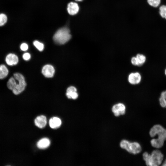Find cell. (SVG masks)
I'll use <instances>...</instances> for the list:
<instances>
[{
  "instance_id": "obj_28",
  "label": "cell",
  "mask_w": 166,
  "mask_h": 166,
  "mask_svg": "<svg viewBox=\"0 0 166 166\" xmlns=\"http://www.w3.org/2000/svg\"><path fill=\"white\" fill-rule=\"evenodd\" d=\"M75 0L77 2H82L84 0Z\"/></svg>"
},
{
  "instance_id": "obj_5",
  "label": "cell",
  "mask_w": 166,
  "mask_h": 166,
  "mask_svg": "<svg viewBox=\"0 0 166 166\" xmlns=\"http://www.w3.org/2000/svg\"><path fill=\"white\" fill-rule=\"evenodd\" d=\"M149 134L152 137L157 135L158 139L164 141L166 140V129L160 124L153 126L150 129Z\"/></svg>"
},
{
  "instance_id": "obj_6",
  "label": "cell",
  "mask_w": 166,
  "mask_h": 166,
  "mask_svg": "<svg viewBox=\"0 0 166 166\" xmlns=\"http://www.w3.org/2000/svg\"><path fill=\"white\" fill-rule=\"evenodd\" d=\"M126 106L123 103H119L114 105L112 107V111L114 115L118 117L124 114L126 112Z\"/></svg>"
},
{
  "instance_id": "obj_29",
  "label": "cell",
  "mask_w": 166,
  "mask_h": 166,
  "mask_svg": "<svg viewBox=\"0 0 166 166\" xmlns=\"http://www.w3.org/2000/svg\"><path fill=\"white\" fill-rule=\"evenodd\" d=\"M165 75L166 76V69H165Z\"/></svg>"
},
{
  "instance_id": "obj_24",
  "label": "cell",
  "mask_w": 166,
  "mask_h": 166,
  "mask_svg": "<svg viewBox=\"0 0 166 166\" xmlns=\"http://www.w3.org/2000/svg\"><path fill=\"white\" fill-rule=\"evenodd\" d=\"M131 62L132 64L134 65H138V62L136 57H133L131 58Z\"/></svg>"
},
{
  "instance_id": "obj_12",
  "label": "cell",
  "mask_w": 166,
  "mask_h": 166,
  "mask_svg": "<svg viewBox=\"0 0 166 166\" xmlns=\"http://www.w3.org/2000/svg\"><path fill=\"white\" fill-rule=\"evenodd\" d=\"M35 125L40 128L44 127L47 124V120L46 117L44 115H41L37 117L34 120Z\"/></svg>"
},
{
  "instance_id": "obj_4",
  "label": "cell",
  "mask_w": 166,
  "mask_h": 166,
  "mask_svg": "<svg viewBox=\"0 0 166 166\" xmlns=\"http://www.w3.org/2000/svg\"><path fill=\"white\" fill-rule=\"evenodd\" d=\"M120 147L129 153L135 155L140 153L142 150L140 144L136 142H131L123 140L120 142Z\"/></svg>"
},
{
  "instance_id": "obj_3",
  "label": "cell",
  "mask_w": 166,
  "mask_h": 166,
  "mask_svg": "<svg viewBox=\"0 0 166 166\" xmlns=\"http://www.w3.org/2000/svg\"><path fill=\"white\" fill-rule=\"evenodd\" d=\"M69 30L67 27H63L58 30L54 34L53 40L57 44H65L71 38Z\"/></svg>"
},
{
  "instance_id": "obj_18",
  "label": "cell",
  "mask_w": 166,
  "mask_h": 166,
  "mask_svg": "<svg viewBox=\"0 0 166 166\" xmlns=\"http://www.w3.org/2000/svg\"><path fill=\"white\" fill-rule=\"evenodd\" d=\"M34 46L40 51H42L44 48V44L37 41H35L33 42Z\"/></svg>"
},
{
  "instance_id": "obj_19",
  "label": "cell",
  "mask_w": 166,
  "mask_h": 166,
  "mask_svg": "<svg viewBox=\"0 0 166 166\" xmlns=\"http://www.w3.org/2000/svg\"><path fill=\"white\" fill-rule=\"evenodd\" d=\"M159 13L162 18L166 19V5H162L160 7Z\"/></svg>"
},
{
  "instance_id": "obj_21",
  "label": "cell",
  "mask_w": 166,
  "mask_h": 166,
  "mask_svg": "<svg viewBox=\"0 0 166 166\" xmlns=\"http://www.w3.org/2000/svg\"><path fill=\"white\" fill-rule=\"evenodd\" d=\"M147 2L150 6L154 7H156L160 5V0H147Z\"/></svg>"
},
{
  "instance_id": "obj_25",
  "label": "cell",
  "mask_w": 166,
  "mask_h": 166,
  "mask_svg": "<svg viewBox=\"0 0 166 166\" xmlns=\"http://www.w3.org/2000/svg\"><path fill=\"white\" fill-rule=\"evenodd\" d=\"M23 58L26 61L29 60L31 57L30 54L28 53H24L22 56Z\"/></svg>"
},
{
  "instance_id": "obj_8",
  "label": "cell",
  "mask_w": 166,
  "mask_h": 166,
  "mask_svg": "<svg viewBox=\"0 0 166 166\" xmlns=\"http://www.w3.org/2000/svg\"><path fill=\"white\" fill-rule=\"evenodd\" d=\"M42 72L43 75L47 78L53 77L55 73V69L53 66L50 65H46L42 68Z\"/></svg>"
},
{
  "instance_id": "obj_22",
  "label": "cell",
  "mask_w": 166,
  "mask_h": 166,
  "mask_svg": "<svg viewBox=\"0 0 166 166\" xmlns=\"http://www.w3.org/2000/svg\"><path fill=\"white\" fill-rule=\"evenodd\" d=\"M160 106L163 108H166V99L160 97L159 99Z\"/></svg>"
},
{
  "instance_id": "obj_17",
  "label": "cell",
  "mask_w": 166,
  "mask_h": 166,
  "mask_svg": "<svg viewBox=\"0 0 166 166\" xmlns=\"http://www.w3.org/2000/svg\"><path fill=\"white\" fill-rule=\"evenodd\" d=\"M136 57L138 62V66L142 65L146 61V57L145 55L143 54H137Z\"/></svg>"
},
{
  "instance_id": "obj_15",
  "label": "cell",
  "mask_w": 166,
  "mask_h": 166,
  "mask_svg": "<svg viewBox=\"0 0 166 166\" xmlns=\"http://www.w3.org/2000/svg\"><path fill=\"white\" fill-rule=\"evenodd\" d=\"M152 146L156 148H159L162 147L164 144V141L158 138H154L150 141Z\"/></svg>"
},
{
  "instance_id": "obj_2",
  "label": "cell",
  "mask_w": 166,
  "mask_h": 166,
  "mask_svg": "<svg viewBox=\"0 0 166 166\" xmlns=\"http://www.w3.org/2000/svg\"><path fill=\"white\" fill-rule=\"evenodd\" d=\"M143 157L147 165L158 166L162 163L164 156L160 150L156 149L153 151L151 154L144 152L143 154Z\"/></svg>"
},
{
  "instance_id": "obj_16",
  "label": "cell",
  "mask_w": 166,
  "mask_h": 166,
  "mask_svg": "<svg viewBox=\"0 0 166 166\" xmlns=\"http://www.w3.org/2000/svg\"><path fill=\"white\" fill-rule=\"evenodd\" d=\"M9 71L6 67L3 64L0 65V79L5 78L8 75Z\"/></svg>"
},
{
  "instance_id": "obj_23",
  "label": "cell",
  "mask_w": 166,
  "mask_h": 166,
  "mask_svg": "<svg viewBox=\"0 0 166 166\" xmlns=\"http://www.w3.org/2000/svg\"><path fill=\"white\" fill-rule=\"evenodd\" d=\"M20 49L23 51H26L27 50L28 48V45L26 43H22L20 45Z\"/></svg>"
},
{
  "instance_id": "obj_1",
  "label": "cell",
  "mask_w": 166,
  "mask_h": 166,
  "mask_svg": "<svg viewBox=\"0 0 166 166\" xmlns=\"http://www.w3.org/2000/svg\"><path fill=\"white\" fill-rule=\"evenodd\" d=\"M7 86L14 94H19L24 90L26 87L25 78L20 73H14L13 77L8 80Z\"/></svg>"
},
{
  "instance_id": "obj_20",
  "label": "cell",
  "mask_w": 166,
  "mask_h": 166,
  "mask_svg": "<svg viewBox=\"0 0 166 166\" xmlns=\"http://www.w3.org/2000/svg\"><path fill=\"white\" fill-rule=\"evenodd\" d=\"M7 17L4 14H0V26L4 25L7 22Z\"/></svg>"
},
{
  "instance_id": "obj_10",
  "label": "cell",
  "mask_w": 166,
  "mask_h": 166,
  "mask_svg": "<svg viewBox=\"0 0 166 166\" xmlns=\"http://www.w3.org/2000/svg\"><path fill=\"white\" fill-rule=\"evenodd\" d=\"M79 10V6L76 2H71L68 4L67 11L69 14L72 15H75L78 12Z\"/></svg>"
},
{
  "instance_id": "obj_9",
  "label": "cell",
  "mask_w": 166,
  "mask_h": 166,
  "mask_svg": "<svg viewBox=\"0 0 166 166\" xmlns=\"http://www.w3.org/2000/svg\"><path fill=\"white\" fill-rule=\"evenodd\" d=\"M5 61L8 65L12 66L17 64L18 61V58L15 54L10 53L6 56Z\"/></svg>"
},
{
  "instance_id": "obj_26",
  "label": "cell",
  "mask_w": 166,
  "mask_h": 166,
  "mask_svg": "<svg viewBox=\"0 0 166 166\" xmlns=\"http://www.w3.org/2000/svg\"><path fill=\"white\" fill-rule=\"evenodd\" d=\"M160 97L166 99V90L164 91L161 93Z\"/></svg>"
},
{
  "instance_id": "obj_11",
  "label": "cell",
  "mask_w": 166,
  "mask_h": 166,
  "mask_svg": "<svg viewBox=\"0 0 166 166\" xmlns=\"http://www.w3.org/2000/svg\"><path fill=\"white\" fill-rule=\"evenodd\" d=\"M66 95L69 99H77L78 97L77 89L73 86L69 87L66 90Z\"/></svg>"
},
{
  "instance_id": "obj_27",
  "label": "cell",
  "mask_w": 166,
  "mask_h": 166,
  "mask_svg": "<svg viewBox=\"0 0 166 166\" xmlns=\"http://www.w3.org/2000/svg\"><path fill=\"white\" fill-rule=\"evenodd\" d=\"M162 166H166V159L164 160V162L163 163Z\"/></svg>"
},
{
  "instance_id": "obj_7",
  "label": "cell",
  "mask_w": 166,
  "mask_h": 166,
  "mask_svg": "<svg viewBox=\"0 0 166 166\" xmlns=\"http://www.w3.org/2000/svg\"><path fill=\"white\" fill-rule=\"evenodd\" d=\"M141 76L137 72L132 73L128 75V81L131 84L135 85L139 84L141 81Z\"/></svg>"
},
{
  "instance_id": "obj_13",
  "label": "cell",
  "mask_w": 166,
  "mask_h": 166,
  "mask_svg": "<svg viewBox=\"0 0 166 166\" xmlns=\"http://www.w3.org/2000/svg\"><path fill=\"white\" fill-rule=\"evenodd\" d=\"M50 141L48 138H44L41 139L37 142V147L40 149H45L48 148L50 145Z\"/></svg>"
},
{
  "instance_id": "obj_14",
  "label": "cell",
  "mask_w": 166,
  "mask_h": 166,
  "mask_svg": "<svg viewBox=\"0 0 166 166\" xmlns=\"http://www.w3.org/2000/svg\"><path fill=\"white\" fill-rule=\"evenodd\" d=\"M61 119L56 117L51 118L49 121V125L52 128H56L59 127L61 126Z\"/></svg>"
}]
</instances>
